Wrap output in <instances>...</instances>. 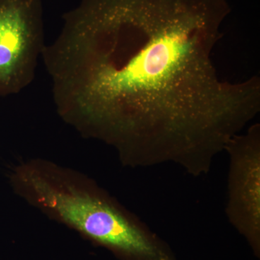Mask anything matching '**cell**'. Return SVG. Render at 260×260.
I'll list each match as a JSON object with an SVG mask.
<instances>
[{
    "instance_id": "3",
    "label": "cell",
    "mask_w": 260,
    "mask_h": 260,
    "mask_svg": "<svg viewBox=\"0 0 260 260\" xmlns=\"http://www.w3.org/2000/svg\"><path fill=\"white\" fill-rule=\"evenodd\" d=\"M44 37L42 0H0V95L31 83Z\"/></svg>"
},
{
    "instance_id": "2",
    "label": "cell",
    "mask_w": 260,
    "mask_h": 260,
    "mask_svg": "<svg viewBox=\"0 0 260 260\" xmlns=\"http://www.w3.org/2000/svg\"><path fill=\"white\" fill-rule=\"evenodd\" d=\"M15 194L48 218L124 260H173L134 214L83 174L43 159L15 167Z\"/></svg>"
},
{
    "instance_id": "4",
    "label": "cell",
    "mask_w": 260,
    "mask_h": 260,
    "mask_svg": "<svg viewBox=\"0 0 260 260\" xmlns=\"http://www.w3.org/2000/svg\"><path fill=\"white\" fill-rule=\"evenodd\" d=\"M224 150L229 156L228 220L259 254L260 237V124L234 135Z\"/></svg>"
},
{
    "instance_id": "1",
    "label": "cell",
    "mask_w": 260,
    "mask_h": 260,
    "mask_svg": "<svg viewBox=\"0 0 260 260\" xmlns=\"http://www.w3.org/2000/svg\"><path fill=\"white\" fill-rule=\"evenodd\" d=\"M226 0H83L42 56L58 114L123 164L194 177L260 110L257 76L219 78Z\"/></svg>"
}]
</instances>
